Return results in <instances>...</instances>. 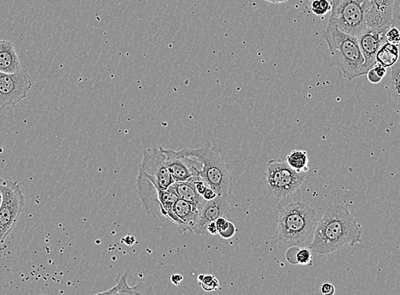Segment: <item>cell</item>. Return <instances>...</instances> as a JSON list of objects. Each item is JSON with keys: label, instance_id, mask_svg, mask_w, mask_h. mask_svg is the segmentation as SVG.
I'll use <instances>...</instances> for the list:
<instances>
[{"label": "cell", "instance_id": "obj_1", "mask_svg": "<svg viewBox=\"0 0 400 295\" xmlns=\"http://www.w3.org/2000/svg\"><path fill=\"white\" fill-rule=\"evenodd\" d=\"M362 229L347 206L330 205L316 225L309 249L319 256L361 243Z\"/></svg>", "mask_w": 400, "mask_h": 295}, {"label": "cell", "instance_id": "obj_2", "mask_svg": "<svg viewBox=\"0 0 400 295\" xmlns=\"http://www.w3.org/2000/svg\"><path fill=\"white\" fill-rule=\"evenodd\" d=\"M318 214L308 203H290L279 211L276 240L279 245L290 247H310L317 225Z\"/></svg>", "mask_w": 400, "mask_h": 295}, {"label": "cell", "instance_id": "obj_3", "mask_svg": "<svg viewBox=\"0 0 400 295\" xmlns=\"http://www.w3.org/2000/svg\"><path fill=\"white\" fill-rule=\"evenodd\" d=\"M323 37L328 45L332 63L341 69L345 78L352 81L366 75L365 58L355 36L341 31L328 21Z\"/></svg>", "mask_w": 400, "mask_h": 295}, {"label": "cell", "instance_id": "obj_4", "mask_svg": "<svg viewBox=\"0 0 400 295\" xmlns=\"http://www.w3.org/2000/svg\"><path fill=\"white\" fill-rule=\"evenodd\" d=\"M181 151L199 162L201 165L199 176L216 191L217 195L229 196L232 194L234 189L232 177L219 148L206 144L202 148H185Z\"/></svg>", "mask_w": 400, "mask_h": 295}, {"label": "cell", "instance_id": "obj_5", "mask_svg": "<svg viewBox=\"0 0 400 295\" xmlns=\"http://www.w3.org/2000/svg\"><path fill=\"white\" fill-rule=\"evenodd\" d=\"M368 0H332L329 23L358 38L367 28Z\"/></svg>", "mask_w": 400, "mask_h": 295}, {"label": "cell", "instance_id": "obj_6", "mask_svg": "<svg viewBox=\"0 0 400 295\" xmlns=\"http://www.w3.org/2000/svg\"><path fill=\"white\" fill-rule=\"evenodd\" d=\"M306 173L297 172L286 162L272 159L268 163L266 189L268 196L289 199L306 181Z\"/></svg>", "mask_w": 400, "mask_h": 295}, {"label": "cell", "instance_id": "obj_7", "mask_svg": "<svg viewBox=\"0 0 400 295\" xmlns=\"http://www.w3.org/2000/svg\"><path fill=\"white\" fill-rule=\"evenodd\" d=\"M0 187L3 192V201L0 205V246H1L23 212L25 196L17 181L0 178Z\"/></svg>", "mask_w": 400, "mask_h": 295}, {"label": "cell", "instance_id": "obj_8", "mask_svg": "<svg viewBox=\"0 0 400 295\" xmlns=\"http://www.w3.org/2000/svg\"><path fill=\"white\" fill-rule=\"evenodd\" d=\"M138 170V174L148 178L158 189L165 190L174 182L167 167L166 156L161 148H149L145 150Z\"/></svg>", "mask_w": 400, "mask_h": 295}, {"label": "cell", "instance_id": "obj_9", "mask_svg": "<svg viewBox=\"0 0 400 295\" xmlns=\"http://www.w3.org/2000/svg\"><path fill=\"white\" fill-rule=\"evenodd\" d=\"M32 86L31 76L25 69L14 74L0 72V108L19 104L27 97Z\"/></svg>", "mask_w": 400, "mask_h": 295}, {"label": "cell", "instance_id": "obj_10", "mask_svg": "<svg viewBox=\"0 0 400 295\" xmlns=\"http://www.w3.org/2000/svg\"><path fill=\"white\" fill-rule=\"evenodd\" d=\"M232 211L234 209L230 206L228 196L217 195V198L206 201L199 210L198 220L192 234H208L206 225L209 222L216 221L219 217H226L230 220Z\"/></svg>", "mask_w": 400, "mask_h": 295}, {"label": "cell", "instance_id": "obj_11", "mask_svg": "<svg viewBox=\"0 0 400 295\" xmlns=\"http://www.w3.org/2000/svg\"><path fill=\"white\" fill-rule=\"evenodd\" d=\"M161 148L166 156L167 167L174 181H187L192 176H199L201 165L197 160L184 154L181 150Z\"/></svg>", "mask_w": 400, "mask_h": 295}, {"label": "cell", "instance_id": "obj_12", "mask_svg": "<svg viewBox=\"0 0 400 295\" xmlns=\"http://www.w3.org/2000/svg\"><path fill=\"white\" fill-rule=\"evenodd\" d=\"M388 28L367 27L357 38L360 50L365 58L366 74L377 64V54L381 47L387 43L386 32Z\"/></svg>", "mask_w": 400, "mask_h": 295}, {"label": "cell", "instance_id": "obj_13", "mask_svg": "<svg viewBox=\"0 0 400 295\" xmlns=\"http://www.w3.org/2000/svg\"><path fill=\"white\" fill-rule=\"evenodd\" d=\"M394 1L395 0H368L367 27L390 28Z\"/></svg>", "mask_w": 400, "mask_h": 295}, {"label": "cell", "instance_id": "obj_14", "mask_svg": "<svg viewBox=\"0 0 400 295\" xmlns=\"http://www.w3.org/2000/svg\"><path fill=\"white\" fill-rule=\"evenodd\" d=\"M173 211L176 216L174 224L177 225L178 232L181 234L192 233L199 217V207L183 199H178L174 205Z\"/></svg>", "mask_w": 400, "mask_h": 295}, {"label": "cell", "instance_id": "obj_15", "mask_svg": "<svg viewBox=\"0 0 400 295\" xmlns=\"http://www.w3.org/2000/svg\"><path fill=\"white\" fill-rule=\"evenodd\" d=\"M137 189L145 210L151 216L160 214L158 188L148 178L138 174Z\"/></svg>", "mask_w": 400, "mask_h": 295}, {"label": "cell", "instance_id": "obj_16", "mask_svg": "<svg viewBox=\"0 0 400 295\" xmlns=\"http://www.w3.org/2000/svg\"><path fill=\"white\" fill-rule=\"evenodd\" d=\"M21 65L12 41L0 39V72L14 74L20 71Z\"/></svg>", "mask_w": 400, "mask_h": 295}, {"label": "cell", "instance_id": "obj_17", "mask_svg": "<svg viewBox=\"0 0 400 295\" xmlns=\"http://www.w3.org/2000/svg\"><path fill=\"white\" fill-rule=\"evenodd\" d=\"M129 271L123 273L117 279V283L114 287H111L110 289L101 292L99 294H154L152 287L149 286L147 283H140L136 286L130 287L128 285Z\"/></svg>", "mask_w": 400, "mask_h": 295}, {"label": "cell", "instance_id": "obj_18", "mask_svg": "<svg viewBox=\"0 0 400 295\" xmlns=\"http://www.w3.org/2000/svg\"><path fill=\"white\" fill-rule=\"evenodd\" d=\"M172 187L176 191L178 198L198 207L199 210L206 202L202 195H200L196 190L194 185L191 181H174Z\"/></svg>", "mask_w": 400, "mask_h": 295}, {"label": "cell", "instance_id": "obj_19", "mask_svg": "<svg viewBox=\"0 0 400 295\" xmlns=\"http://www.w3.org/2000/svg\"><path fill=\"white\" fill-rule=\"evenodd\" d=\"M159 193V202L160 206V214L161 216L169 218V220L176 222V216H174L173 207L174 203H176L178 196L176 191L170 185L169 188L165 189H158Z\"/></svg>", "mask_w": 400, "mask_h": 295}, {"label": "cell", "instance_id": "obj_20", "mask_svg": "<svg viewBox=\"0 0 400 295\" xmlns=\"http://www.w3.org/2000/svg\"><path fill=\"white\" fill-rule=\"evenodd\" d=\"M399 48L397 45L385 43L377 54V63L383 65L385 68H391L399 60Z\"/></svg>", "mask_w": 400, "mask_h": 295}, {"label": "cell", "instance_id": "obj_21", "mask_svg": "<svg viewBox=\"0 0 400 295\" xmlns=\"http://www.w3.org/2000/svg\"><path fill=\"white\" fill-rule=\"evenodd\" d=\"M286 162L292 170L299 173H306L309 170L306 151L293 150L286 156Z\"/></svg>", "mask_w": 400, "mask_h": 295}, {"label": "cell", "instance_id": "obj_22", "mask_svg": "<svg viewBox=\"0 0 400 295\" xmlns=\"http://www.w3.org/2000/svg\"><path fill=\"white\" fill-rule=\"evenodd\" d=\"M388 85L389 96L400 107V60L392 65Z\"/></svg>", "mask_w": 400, "mask_h": 295}, {"label": "cell", "instance_id": "obj_23", "mask_svg": "<svg viewBox=\"0 0 400 295\" xmlns=\"http://www.w3.org/2000/svg\"><path fill=\"white\" fill-rule=\"evenodd\" d=\"M199 285L206 292L219 290L221 287L220 282L213 274H200L198 276Z\"/></svg>", "mask_w": 400, "mask_h": 295}, {"label": "cell", "instance_id": "obj_24", "mask_svg": "<svg viewBox=\"0 0 400 295\" xmlns=\"http://www.w3.org/2000/svg\"><path fill=\"white\" fill-rule=\"evenodd\" d=\"M294 263L301 265H310L312 261V252L308 247H297L294 254Z\"/></svg>", "mask_w": 400, "mask_h": 295}, {"label": "cell", "instance_id": "obj_25", "mask_svg": "<svg viewBox=\"0 0 400 295\" xmlns=\"http://www.w3.org/2000/svg\"><path fill=\"white\" fill-rule=\"evenodd\" d=\"M311 10L316 16H325L332 10V3L329 0H314L312 2Z\"/></svg>", "mask_w": 400, "mask_h": 295}, {"label": "cell", "instance_id": "obj_26", "mask_svg": "<svg viewBox=\"0 0 400 295\" xmlns=\"http://www.w3.org/2000/svg\"><path fill=\"white\" fill-rule=\"evenodd\" d=\"M236 227L234 223L230 220H228L226 223L223 225V228L218 232L221 238L224 239H230L235 235Z\"/></svg>", "mask_w": 400, "mask_h": 295}, {"label": "cell", "instance_id": "obj_27", "mask_svg": "<svg viewBox=\"0 0 400 295\" xmlns=\"http://www.w3.org/2000/svg\"><path fill=\"white\" fill-rule=\"evenodd\" d=\"M386 39L388 43H392V45H399L400 43L399 29L394 26L389 28L386 32Z\"/></svg>", "mask_w": 400, "mask_h": 295}, {"label": "cell", "instance_id": "obj_28", "mask_svg": "<svg viewBox=\"0 0 400 295\" xmlns=\"http://www.w3.org/2000/svg\"><path fill=\"white\" fill-rule=\"evenodd\" d=\"M392 26L399 28L400 31V0H395L394 1Z\"/></svg>", "mask_w": 400, "mask_h": 295}, {"label": "cell", "instance_id": "obj_29", "mask_svg": "<svg viewBox=\"0 0 400 295\" xmlns=\"http://www.w3.org/2000/svg\"><path fill=\"white\" fill-rule=\"evenodd\" d=\"M366 75L367 79H368L369 81L372 83H379L381 81V79H383L377 74V72L374 70V68H370Z\"/></svg>", "mask_w": 400, "mask_h": 295}, {"label": "cell", "instance_id": "obj_30", "mask_svg": "<svg viewBox=\"0 0 400 295\" xmlns=\"http://www.w3.org/2000/svg\"><path fill=\"white\" fill-rule=\"evenodd\" d=\"M320 290H321V293L323 295H333L334 294V291H336L333 284L330 283H323Z\"/></svg>", "mask_w": 400, "mask_h": 295}, {"label": "cell", "instance_id": "obj_31", "mask_svg": "<svg viewBox=\"0 0 400 295\" xmlns=\"http://www.w3.org/2000/svg\"><path fill=\"white\" fill-rule=\"evenodd\" d=\"M217 193L216 191L213 190L212 187H208L206 189V191L203 192L202 195L203 199L206 200V201H209V200H212L214 198H217Z\"/></svg>", "mask_w": 400, "mask_h": 295}, {"label": "cell", "instance_id": "obj_32", "mask_svg": "<svg viewBox=\"0 0 400 295\" xmlns=\"http://www.w3.org/2000/svg\"><path fill=\"white\" fill-rule=\"evenodd\" d=\"M183 281V276L180 274V273H174V274L170 276V282H172L174 285H180Z\"/></svg>", "mask_w": 400, "mask_h": 295}, {"label": "cell", "instance_id": "obj_33", "mask_svg": "<svg viewBox=\"0 0 400 295\" xmlns=\"http://www.w3.org/2000/svg\"><path fill=\"white\" fill-rule=\"evenodd\" d=\"M374 69L377 72V74L380 76L381 79L384 78V76L387 74V68L383 67V65L377 63L374 65Z\"/></svg>", "mask_w": 400, "mask_h": 295}, {"label": "cell", "instance_id": "obj_34", "mask_svg": "<svg viewBox=\"0 0 400 295\" xmlns=\"http://www.w3.org/2000/svg\"><path fill=\"white\" fill-rule=\"evenodd\" d=\"M206 231H207V232H208V234H210V235L218 234V231H217L216 223H214V221H210V222H209L208 224H207Z\"/></svg>", "mask_w": 400, "mask_h": 295}, {"label": "cell", "instance_id": "obj_35", "mask_svg": "<svg viewBox=\"0 0 400 295\" xmlns=\"http://www.w3.org/2000/svg\"><path fill=\"white\" fill-rule=\"evenodd\" d=\"M123 240H125L123 243H126L127 245L129 246L133 245L134 241H136V239H134V236L130 235L126 236V238H123Z\"/></svg>", "mask_w": 400, "mask_h": 295}, {"label": "cell", "instance_id": "obj_36", "mask_svg": "<svg viewBox=\"0 0 400 295\" xmlns=\"http://www.w3.org/2000/svg\"><path fill=\"white\" fill-rule=\"evenodd\" d=\"M265 1H268L269 3H285L286 1H288V0H265Z\"/></svg>", "mask_w": 400, "mask_h": 295}, {"label": "cell", "instance_id": "obj_37", "mask_svg": "<svg viewBox=\"0 0 400 295\" xmlns=\"http://www.w3.org/2000/svg\"><path fill=\"white\" fill-rule=\"evenodd\" d=\"M2 201H3V192L1 187H0V205H1Z\"/></svg>", "mask_w": 400, "mask_h": 295}]
</instances>
